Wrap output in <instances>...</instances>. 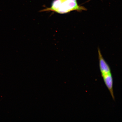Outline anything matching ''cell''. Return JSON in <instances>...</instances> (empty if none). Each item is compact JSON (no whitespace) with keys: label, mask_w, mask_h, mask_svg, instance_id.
Segmentation results:
<instances>
[{"label":"cell","mask_w":122,"mask_h":122,"mask_svg":"<svg viewBox=\"0 0 122 122\" xmlns=\"http://www.w3.org/2000/svg\"><path fill=\"white\" fill-rule=\"evenodd\" d=\"M86 10L85 7L79 5L77 0H53L51 6L42 11H53L62 14L74 10L81 11Z\"/></svg>","instance_id":"6da1fadb"},{"label":"cell","mask_w":122,"mask_h":122,"mask_svg":"<svg viewBox=\"0 0 122 122\" xmlns=\"http://www.w3.org/2000/svg\"><path fill=\"white\" fill-rule=\"evenodd\" d=\"M99 67L102 77L113 100H115L113 81L110 67L103 57L100 49H98Z\"/></svg>","instance_id":"7a4b0ae2"}]
</instances>
